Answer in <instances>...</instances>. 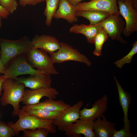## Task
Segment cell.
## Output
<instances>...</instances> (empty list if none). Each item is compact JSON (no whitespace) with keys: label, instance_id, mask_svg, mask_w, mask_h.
I'll use <instances>...</instances> for the list:
<instances>
[{"label":"cell","instance_id":"6da1fadb","mask_svg":"<svg viewBox=\"0 0 137 137\" xmlns=\"http://www.w3.org/2000/svg\"><path fill=\"white\" fill-rule=\"evenodd\" d=\"M19 118L15 123L9 122L7 124L13 130L15 135H18L21 131L26 129L34 130L39 128H46L50 132L54 134L57 131L56 126L53 124L54 120L39 119L30 115L22 109L16 114Z\"/></svg>","mask_w":137,"mask_h":137},{"label":"cell","instance_id":"7a4b0ae2","mask_svg":"<svg viewBox=\"0 0 137 137\" xmlns=\"http://www.w3.org/2000/svg\"><path fill=\"white\" fill-rule=\"evenodd\" d=\"M1 59L5 66L16 56L26 54L33 48L31 40L26 36L15 40L0 38Z\"/></svg>","mask_w":137,"mask_h":137},{"label":"cell","instance_id":"3957f363","mask_svg":"<svg viewBox=\"0 0 137 137\" xmlns=\"http://www.w3.org/2000/svg\"><path fill=\"white\" fill-rule=\"evenodd\" d=\"M25 88L23 84L19 83L12 79H5L3 82L2 89L4 91L1 103L3 106L10 104L13 106V116L16 115L20 109V103L23 99Z\"/></svg>","mask_w":137,"mask_h":137},{"label":"cell","instance_id":"277c9868","mask_svg":"<svg viewBox=\"0 0 137 137\" xmlns=\"http://www.w3.org/2000/svg\"><path fill=\"white\" fill-rule=\"evenodd\" d=\"M40 74H45L34 68L29 63L25 54H22L12 59L5 65L3 75L5 79H13L22 75L33 76Z\"/></svg>","mask_w":137,"mask_h":137},{"label":"cell","instance_id":"5b68a950","mask_svg":"<svg viewBox=\"0 0 137 137\" xmlns=\"http://www.w3.org/2000/svg\"><path fill=\"white\" fill-rule=\"evenodd\" d=\"M47 53L41 49L33 48L25 55L29 63L36 69L47 74H59L50 57Z\"/></svg>","mask_w":137,"mask_h":137},{"label":"cell","instance_id":"8992f818","mask_svg":"<svg viewBox=\"0 0 137 137\" xmlns=\"http://www.w3.org/2000/svg\"><path fill=\"white\" fill-rule=\"evenodd\" d=\"M60 47L58 50L50 54L51 58L54 63H60L72 61L84 63L88 66L91 65V63L88 58L77 49L63 42H60Z\"/></svg>","mask_w":137,"mask_h":137},{"label":"cell","instance_id":"52a82bcc","mask_svg":"<svg viewBox=\"0 0 137 137\" xmlns=\"http://www.w3.org/2000/svg\"><path fill=\"white\" fill-rule=\"evenodd\" d=\"M117 3L120 14L126 22L123 33L125 36L128 37L137 30V10L133 7L131 0L123 2L118 1Z\"/></svg>","mask_w":137,"mask_h":137},{"label":"cell","instance_id":"ba28073f","mask_svg":"<svg viewBox=\"0 0 137 137\" xmlns=\"http://www.w3.org/2000/svg\"><path fill=\"white\" fill-rule=\"evenodd\" d=\"M117 0H92L79 3L75 6L76 11L94 10L108 12L110 15H120Z\"/></svg>","mask_w":137,"mask_h":137},{"label":"cell","instance_id":"9c48e42d","mask_svg":"<svg viewBox=\"0 0 137 137\" xmlns=\"http://www.w3.org/2000/svg\"><path fill=\"white\" fill-rule=\"evenodd\" d=\"M83 105V101L80 100L71 106L54 120V124L59 130L64 131L65 127L79 119L80 111Z\"/></svg>","mask_w":137,"mask_h":137},{"label":"cell","instance_id":"30bf717a","mask_svg":"<svg viewBox=\"0 0 137 137\" xmlns=\"http://www.w3.org/2000/svg\"><path fill=\"white\" fill-rule=\"evenodd\" d=\"M94 119L82 120L79 119L75 122L65 127L64 131L69 137H95L93 129Z\"/></svg>","mask_w":137,"mask_h":137},{"label":"cell","instance_id":"8fae6325","mask_svg":"<svg viewBox=\"0 0 137 137\" xmlns=\"http://www.w3.org/2000/svg\"><path fill=\"white\" fill-rule=\"evenodd\" d=\"M124 25V22L119 15H110L102 21V28L109 37L123 44L127 43L121 36Z\"/></svg>","mask_w":137,"mask_h":137},{"label":"cell","instance_id":"7c38bea8","mask_svg":"<svg viewBox=\"0 0 137 137\" xmlns=\"http://www.w3.org/2000/svg\"><path fill=\"white\" fill-rule=\"evenodd\" d=\"M59 94L58 91L56 89L51 87L34 90H25L22 102L25 105H34L39 103L44 97L55 99Z\"/></svg>","mask_w":137,"mask_h":137},{"label":"cell","instance_id":"4fadbf2b","mask_svg":"<svg viewBox=\"0 0 137 137\" xmlns=\"http://www.w3.org/2000/svg\"><path fill=\"white\" fill-rule=\"evenodd\" d=\"M108 96L105 94L95 101L90 109L85 108L80 111L79 119L82 120L96 119L101 118L106 113L108 109Z\"/></svg>","mask_w":137,"mask_h":137},{"label":"cell","instance_id":"5bb4252c","mask_svg":"<svg viewBox=\"0 0 137 137\" xmlns=\"http://www.w3.org/2000/svg\"><path fill=\"white\" fill-rule=\"evenodd\" d=\"M13 79L32 90L50 87L52 83L50 75L43 74L30 75L27 78L16 77Z\"/></svg>","mask_w":137,"mask_h":137},{"label":"cell","instance_id":"9a60e30c","mask_svg":"<svg viewBox=\"0 0 137 137\" xmlns=\"http://www.w3.org/2000/svg\"><path fill=\"white\" fill-rule=\"evenodd\" d=\"M31 41L33 48L40 49L49 54L57 51L60 46L59 41L49 35H36Z\"/></svg>","mask_w":137,"mask_h":137},{"label":"cell","instance_id":"2e32d148","mask_svg":"<svg viewBox=\"0 0 137 137\" xmlns=\"http://www.w3.org/2000/svg\"><path fill=\"white\" fill-rule=\"evenodd\" d=\"M52 98L46 99L45 101L34 105H25L22 109L24 111L41 109L52 111L62 112L71 106L61 100L56 101Z\"/></svg>","mask_w":137,"mask_h":137},{"label":"cell","instance_id":"e0dca14e","mask_svg":"<svg viewBox=\"0 0 137 137\" xmlns=\"http://www.w3.org/2000/svg\"><path fill=\"white\" fill-rule=\"evenodd\" d=\"M114 78L117 88L119 103L124 113L123 128L127 131H130L131 126L128 118V112L132 101L131 97L130 94L123 89L115 77H114Z\"/></svg>","mask_w":137,"mask_h":137},{"label":"cell","instance_id":"ac0fdd59","mask_svg":"<svg viewBox=\"0 0 137 137\" xmlns=\"http://www.w3.org/2000/svg\"><path fill=\"white\" fill-rule=\"evenodd\" d=\"M102 117V119L99 117L94 121L93 129L95 137H113L117 130L116 123L108 121L104 115Z\"/></svg>","mask_w":137,"mask_h":137},{"label":"cell","instance_id":"d6986e66","mask_svg":"<svg viewBox=\"0 0 137 137\" xmlns=\"http://www.w3.org/2000/svg\"><path fill=\"white\" fill-rule=\"evenodd\" d=\"M102 28V21L94 25L75 24L70 28V31L83 35L86 37L88 42L93 43L97 34Z\"/></svg>","mask_w":137,"mask_h":137},{"label":"cell","instance_id":"ffe728a7","mask_svg":"<svg viewBox=\"0 0 137 137\" xmlns=\"http://www.w3.org/2000/svg\"><path fill=\"white\" fill-rule=\"evenodd\" d=\"M76 11L75 6L71 4L67 0H60L53 18L57 19H63L72 24L78 21L76 14Z\"/></svg>","mask_w":137,"mask_h":137},{"label":"cell","instance_id":"44dd1931","mask_svg":"<svg viewBox=\"0 0 137 137\" xmlns=\"http://www.w3.org/2000/svg\"><path fill=\"white\" fill-rule=\"evenodd\" d=\"M76 14L77 17L81 16L87 19L90 25L97 24L110 15L107 12L94 10L76 11Z\"/></svg>","mask_w":137,"mask_h":137},{"label":"cell","instance_id":"7402d4cb","mask_svg":"<svg viewBox=\"0 0 137 137\" xmlns=\"http://www.w3.org/2000/svg\"><path fill=\"white\" fill-rule=\"evenodd\" d=\"M60 0H45L46 2V6L43 13L46 19V25L49 26L52 24L54 16L57 11Z\"/></svg>","mask_w":137,"mask_h":137},{"label":"cell","instance_id":"603a6c76","mask_svg":"<svg viewBox=\"0 0 137 137\" xmlns=\"http://www.w3.org/2000/svg\"><path fill=\"white\" fill-rule=\"evenodd\" d=\"M25 112L28 114L38 118L48 120H54L62 112L49 111L41 109L31 110Z\"/></svg>","mask_w":137,"mask_h":137},{"label":"cell","instance_id":"cb8c5ba5","mask_svg":"<svg viewBox=\"0 0 137 137\" xmlns=\"http://www.w3.org/2000/svg\"><path fill=\"white\" fill-rule=\"evenodd\" d=\"M109 36L107 32L102 28L99 31L95 37L93 43L95 46L93 54L97 56L102 55V50L105 42L108 40Z\"/></svg>","mask_w":137,"mask_h":137},{"label":"cell","instance_id":"d4e9b609","mask_svg":"<svg viewBox=\"0 0 137 137\" xmlns=\"http://www.w3.org/2000/svg\"><path fill=\"white\" fill-rule=\"evenodd\" d=\"M137 53V41L132 44V48L128 53L120 59L116 61L114 64L118 67L121 68L125 64L130 63L134 55Z\"/></svg>","mask_w":137,"mask_h":137},{"label":"cell","instance_id":"484cf974","mask_svg":"<svg viewBox=\"0 0 137 137\" xmlns=\"http://www.w3.org/2000/svg\"><path fill=\"white\" fill-rule=\"evenodd\" d=\"M23 131V137H46L49 131L44 128H39L34 130L26 129Z\"/></svg>","mask_w":137,"mask_h":137},{"label":"cell","instance_id":"4316f807","mask_svg":"<svg viewBox=\"0 0 137 137\" xmlns=\"http://www.w3.org/2000/svg\"><path fill=\"white\" fill-rule=\"evenodd\" d=\"M0 4L10 14H13L16 10L18 4L16 0H0Z\"/></svg>","mask_w":137,"mask_h":137},{"label":"cell","instance_id":"83f0119b","mask_svg":"<svg viewBox=\"0 0 137 137\" xmlns=\"http://www.w3.org/2000/svg\"><path fill=\"white\" fill-rule=\"evenodd\" d=\"M15 135L13 129L5 122L0 121V137H12Z\"/></svg>","mask_w":137,"mask_h":137},{"label":"cell","instance_id":"f1b7e54d","mask_svg":"<svg viewBox=\"0 0 137 137\" xmlns=\"http://www.w3.org/2000/svg\"><path fill=\"white\" fill-rule=\"evenodd\" d=\"M136 135L132 134L130 131H127L123 128L119 131L117 130L115 132L113 137H136Z\"/></svg>","mask_w":137,"mask_h":137},{"label":"cell","instance_id":"f546056e","mask_svg":"<svg viewBox=\"0 0 137 137\" xmlns=\"http://www.w3.org/2000/svg\"><path fill=\"white\" fill-rule=\"evenodd\" d=\"M45 1V0H20V5L23 7L27 5H35Z\"/></svg>","mask_w":137,"mask_h":137},{"label":"cell","instance_id":"4dcf8cb0","mask_svg":"<svg viewBox=\"0 0 137 137\" xmlns=\"http://www.w3.org/2000/svg\"><path fill=\"white\" fill-rule=\"evenodd\" d=\"M10 13L6 10L3 8L0 4V15L4 19H7Z\"/></svg>","mask_w":137,"mask_h":137},{"label":"cell","instance_id":"1f68e13d","mask_svg":"<svg viewBox=\"0 0 137 137\" xmlns=\"http://www.w3.org/2000/svg\"><path fill=\"white\" fill-rule=\"evenodd\" d=\"M5 68V66L1 59L0 58V73L3 74Z\"/></svg>","mask_w":137,"mask_h":137},{"label":"cell","instance_id":"d6a6232c","mask_svg":"<svg viewBox=\"0 0 137 137\" xmlns=\"http://www.w3.org/2000/svg\"><path fill=\"white\" fill-rule=\"evenodd\" d=\"M69 3L72 5L75 6L76 5L83 0H67ZM91 1L92 0H89Z\"/></svg>","mask_w":137,"mask_h":137},{"label":"cell","instance_id":"836d02e7","mask_svg":"<svg viewBox=\"0 0 137 137\" xmlns=\"http://www.w3.org/2000/svg\"><path fill=\"white\" fill-rule=\"evenodd\" d=\"M5 79L4 75H0V96L1 94V92L2 90V85L3 82Z\"/></svg>","mask_w":137,"mask_h":137},{"label":"cell","instance_id":"e575fe53","mask_svg":"<svg viewBox=\"0 0 137 137\" xmlns=\"http://www.w3.org/2000/svg\"><path fill=\"white\" fill-rule=\"evenodd\" d=\"M133 7L137 10V0H131Z\"/></svg>","mask_w":137,"mask_h":137},{"label":"cell","instance_id":"d590c367","mask_svg":"<svg viewBox=\"0 0 137 137\" xmlns=\"http://www.w3.org/2000/svg\"><path fill=\"white\" fill-rule=\"evenodd\" d=\"M3 19L1 16L0 15V29L2 27V19Z\"/></svg>","mask_w":137,"mask_h":137},{"label":"cell","instance_id":"8d00e7d4","mask_svg":"<svg viewBox=\"0 0 137 137\" xmlns=\"http://www.w3.org/2000/svg\"><path fill=\"white\" fill-rule=\"evenodd\" d=\"M118 1L123 2V1H125V0H117V1Z\"/></svg>","mask_w":137,"mask_h":137},{"label":"cell","instance_id":"74e56055","mask_svg":"<svg viewBox=\"0 0 137 137\" xmlns=\"http://www.w3.org/2000/svg\"><path fill=\"white\" fill-rule=\"evenodd\" d=\"M1 51H0V58H1Z\"/></svg>","mask_w":137,"mask_h":137}]
</instances>
